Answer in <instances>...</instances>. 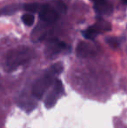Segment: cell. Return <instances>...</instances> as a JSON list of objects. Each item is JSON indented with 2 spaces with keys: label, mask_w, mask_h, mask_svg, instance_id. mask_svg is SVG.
Wrapping results in <instances>:
<instances>
[{
  "label": "cell",
  "mask_w": 127,
  "mask_h": 128,
  "mask_svg": "<svg viewBox=\"0 0 127 128\" xmlns=\"http://www.w3.org/2000/svg\"><path fill=\"white\" fill-rule=\"evenodd\" d=\"M98 47L92 42H80L77 46V55L80 58H91L98 53Z\"/></svg>",
  "instance_id": "cell-7"
},
{
  "label": "cell",
  "mask_w": 127,
  "mask_h": 128,
  "mask_svg": "<svg viewBox=\"0 0 127 128\" xmlns=\"http://www.w3.org/2000/svg\"><path fill=\"white\" fill-rule=\"evenodd\" d=\"M106 42L110 44L112 48H117L119 46V41L116 38H109L106 39Z\"/></svg>",
  "instance_id": "cell-12"
},
{
  "label": "cell",
  "mask_w": 127,
  "mask_h": 128,
  "mask_svg": "<svg viewBox=\"0 0 127 128\" xmlns=\"http://www.w3.org/2000/svg\"><path fill=\"white\" fill-rule=\"evenodd\" d=\"M34 57L31 49L25 46H19L10 50L5 57L4 66L7 72L15 71L19 66L28 63Z\"/></svg>",
  "instance_id": "cell-2"
},
{
  "label": "cell",
  "mask_w": 127,
  "mask_h": 128,
  "mask_svg": "<svg viewBox=\"0 0 127 128\" xmlns=\"http://www.w3.org/2000/svg\"><path fill=\"white\" fill-rule=\"evenodd\" d=\"M40 7L41 4H27L24 5V9L30 13H34V12H38Z\"/></svg>",
  "instance_id": "cell-10"
},
{
  "label": "cell",
  "mask_w": 127,
  "mask_h": 128,
  "mask_svg": "<svg viewBox=\"0 0 127 128\" xmlns=\"http://www.w3.org/2000/svg\"><path fill=\"white\" fill-rule=\"evenodd\" d=\"M122 1H123V3H124V4H126V0H122Z\"/></svg>",
  "instance_id": "cell-13"
},
{
  "label": "cell",
  "mask_w": 127,
  "mask_h": 128,
  "mask_svg": "<svg viewBox=\"0 0 127 128\" xmlns=\"http://www.w3.org/2000/svg\"><path fill=\"white\" fill-rule=\"evenodd\" d=\"M37 12H38L39 18L42 20V22L45 24H53L59 18L58 12L54 8L47 4H41L40 9Z\"/></svg>",
  "instance_id": "cell-5"
},
{
  "label": "cell",
  "mask_w": 127,
  "mask_h": 128,
  "mask_svg": "<svg viewBox=\"0 0 127 128\" xmlns=\"http://www.w3.org/2000/svg\"><path fill=\"white\" fill-rule=\"evenodd\" d=\"M112 30V24L104 19L98 20L93 26L88 27L85 32H83V36L87 40H93L98 35L105 33Z\"/></svg>",
  "instance_id": "cell-3"
},
{
  "label": "cell",
  "mask_w": 127,
  "mask_h": 128,
  "mask_svg": "<svg viewBox=\"0 0 127 128\" xmlns=\"http://www.w3.org/2000/svg\"><path fill=\"white\" fill-rule=\"evenodd\" d=\"M17 10V5H10V6L4 7L3 10H0V14H5V15H8V14H11L13 12H15Z\"/></svg>",
  "instance_id": "cell-11"
},
{
  "label": "cell",
  "mask_w": 127,
  "mask_h": 128,
  "mask_svg": "<svg viewBox=\"0 0 127 128\" xmlns=\"http://www.w3.org/2000/svg\"><path fill=\"white\" fill-rule=\"evenodd\" d=\"M94 4V10L98 15L109 16L113 12V7L108 0H92Z\"/></svg>",
  "instance_id": "cell-8"
},
{
  "label": "cell",
  "mask_w": 127,
  "mask_h": 128,
  "mask_svg": "<svg viewBox=\"0 0 127 128\" xmlns=\"http://www.w3.org/2000/svg\"><path fill=\"white\" fill-rule=\"evenodd\" d=\"M63 69L64 66L62 63H56L52 64L48 70H46L45 72L39 78H37L32 86V95L37 100H41L46 91L53 84L55 77L61 73Z\"/></svg>",
  "instance_id": "cell-1"
},
{
  "label": "cell",
  "mask_w": 127,
  "mask_h": 128,
  "mask_svg": "<svg viewBox=\"0 0 127 128\" xmlns=\"http://www.w3.org/2000/svg\"><path fill=\"white\" fill-rule=\"evenodd\" d=\"M67 49L68 46L64 42L59 41L58 39H51L46 44L45 54L47 57L52 58L61 52H65Z\"/></svg>",
  "instance_id": "cell-6"
},
{
  "label": "cell",
  "mask_w": 127,
  "mask_h": 128,
  "mask_svg": "<svg viewBox=\"0 0 127 128\" xmlns=\"http://www.w3.org/2000/svg\"><path fill=\"white\" fill-rule=\"evenodd\" d=\"M22 21L24 22V24L27 26H31L34 24L35 21V17L34 15H32V13H25L23 15L22 17Z\"/></svg>",
  "instance_id": "cell-9"
},
{
  "label": "cell",
  "mask_w": 127,
  "mask_h": 128,
  "mask_svg": "<svg viewBox=\"0 0 127 128\" xmlns=\"http://www.w3.org/2000/svg\"><path fill=\"white\" fill-rule=\"evenodd\" d=\"M64 86L62 82L59 79H55L52 84V89L49 92L44 101L46 108L49 109V108L53 107L57 101L60 98V97L64 94Z\"/></svg>",
  "instance_id": "cell-4"
}]
</instances>
